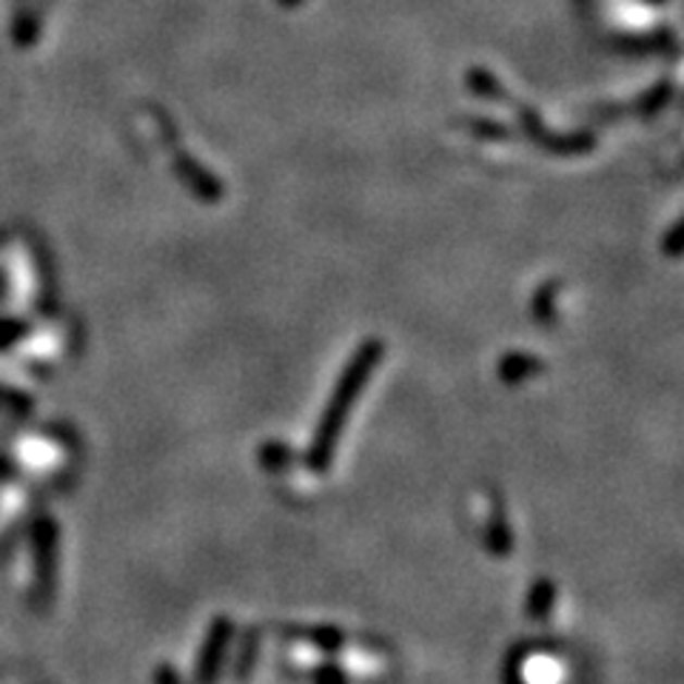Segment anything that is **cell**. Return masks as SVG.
Returning a JSON list of instances; mask_svg holds the SVG:
<instances>
[{
	"label": "cell",
	"instance_id": "4",
	"mask_svg": "<svg viewBox=\"0 0 684 684\" xmlns=\"http://www.w3.org/2000/svg\"><path fill=\"white\" fill-rule=\"evenodd\" d=\"M320 682H323V684H346V682H343V676H339V673L334 668H325L323 673H320Z\"/></svg>",
	"mask_w": 684,
	"mask_h": 684
},
{
	"label": "cell",
	"instance_id": "3",
	"mask_svg": "<svg viewBox=\"0 0 684 684\" xmlns=\"http://www.w3.org/2000/svg\"><path fill=\"white\" fill-rule=\"evenodd\" d=\"M531 617L534 619H545L550 613V608H554V585L550 582H539V585L534 587V596H531Z\"/></svg>",
	"mask_w": 684,
	"mask_h": 684
},
{
	"label": "cell",
	"instance_id": "2",
	"mask_svg": "<svg viewBox=\"0 0 684 684\" xmlns=\"http://www.w3.org/2000/svg\"><path fill=\"white\" fill-rule=\"evenodd\" d=\"M228 639H232V622L217 619L214 627H211L209 639H206L203 650H200V662H197V682L214 684L217 670H220V659H223V654H226Z\"/></svg>",
	"mask_w": 684,
	"mask_h": 684
},
{
	"label": "cell",
	"instance_id": "1",
	"mask_svg": "<svg viewBox=\"0 0 684 684\" xmlns=\"http://www.w3.org/2000/svg\"><path fill=\"white\" fill-rule=\"evenodd\" d=\"M371 365H374V357L365 353V357H360V360L353 362L351 369H348L346 380L337 385V391H334L332 402H328V411H325V416L320 420L314 439H311L309 465L314 468V471H325V468L332 465L334 448H337L339 434H343V428H346L348 411H351L353 399H357V394H360L362 383L369 380Z\"/></svg>",
	"mask_w": 684,
	"mask_h": 684
}]
</instances>
